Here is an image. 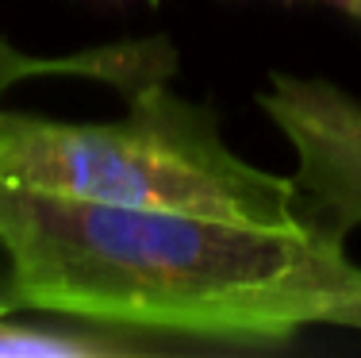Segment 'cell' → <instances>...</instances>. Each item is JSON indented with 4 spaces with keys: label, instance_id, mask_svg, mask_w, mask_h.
Masks as SVG:
<instances>
[{
    "label": "cell",
    "instance_id": "1",
    "mask_svg": "<svg viewBox=\"0 0 361 358\" xmlns=\"http://www.w3.org/2000/svg\"><path fill=\"white\" fill-rule=\"evenodd\" d=\"M0 251L23 309L208 343H285L361 297V266L307 224L97 204L8 177Z\"/></svg>",
    "mask_w": 361,
    "mask_h": 358
},
{
    "label": "cell",
    "instance_id": "2",
    "mask_svg": "<svg viewBox=\"0 0 361 358\" xmlns=\"http://www.w3.org/2000/svg\"><path fill=\"white\" fill-rule=\"evenodd\" d=\"M0 177L97 204L304 227L296 181L235 155L216 116L158 78L142 81L131 93V112L111 124L0 112Z\"/></svg>",
    "mask_w": 361,
    "mask_h": 358
},
{
    "label": "cell",
    "instance_id": "3",
    "mask_svg": "<svg viewBox=\"0 0 361 358\" xmlns=\"http://www.w3.org/2000/svg\"><path fill=\"white\" fill-rule=\"evenodd\" d=\"M257 105L296 155L304 224L342 243L361 227V100L323 78L273 73Z\"/></svg>",
    "mask_w": 361,
    "mask_h": 358
},
{
    "label": "cell",
    "instance_id": "4",
    "mask_svg": "<svg viewBox=\"0 0 361 358\" xmlns=\"http://www.w3.org/2000/svg\"><path fill=\"white\" fill-rule=\"evenodd\" d=\"M154 351H169V343L135 339V331L108 323L66 328V323L12 320V312H0V358H127Z\"/></svg>",
    "mask_w": 361,
    "mask_h": 358
},
{
    "label": "cell",
    "instance_id": "5",
    "mask_svg": "<svg viewBox=\"0 0 361 358\" xmlns=\"http://www.w3.org/2000/svg\"><path fill=\"white\" fill-rule=\"evenodd\" d=\"M146 62V50H92L85 58H66V62H42V58H27L16 47H8L0 39V93L12 89L20 78L39 70H85L97 78H116V81H154V73H139V66Z\"/></svg>",
    "mask_w": 361,
    "mask_h": 358
},
{
    "label": "cell",
    "instance_id": "6",
    "mask_svg": "<svg viewBox=\"0 0 361 358\" xmlns=\"http://www.w3.org/2000/svg\"><path fill=\"white\" fill-rule=\"evenodd\" d=\"M16 309H23V301H20V289H16L12 262L0 251V312H16Z\"/></svg>",
    "mask_w": 361,
    "mask_h": 358
},
{
    "label": "cell",
    "instance_id": "7",
    "mask_svg": "<svg viewBox=\"0 0 361 358\" xmlns=\"http://www.w3.org/2000/svg\"><path fill=\"white\" fill-rule=\"evenodd\" d=\"M346 12H350V16H357V20H361V0H346Z\"/></svg>",
    "mask_w": 361,
    "mask_h": 358
},
{
    "label": "cell",
    "instance_id": "8",
    "mask_svg": "<svg viewBox=\"0 0 361 358\" xmlns=\"http://www.w3.org/2000/svg\"><path fill=\"white\" fill-rule=\"evenodd\" d=\"M323 4H338V8H346V0H323Z\"/></svg>",
    "mask_w": 361,
    "mask_h": 358
}]
</instances>
